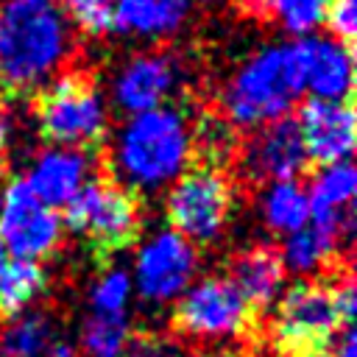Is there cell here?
<instances>
[{"label": "cell", "mask_w": 357, "mask_h": 357, "mask_svg": "<svg viewBox=\"0 0 357 357\" xmlns=\"http://www.w3.org/2000/svg\"><path fill=\"white\" fill-rule=\"evenodd\" d=\"M73 50V22L53 0L0 3V86L8 95L39 92Z\"/></svg>", "instance_id": "1"}, {"label": "cell", "mask_w": 357, "mask_h": 357, "mask_svg": "<svg viewBox=\"0 0 357 357\" xmlns=\"http://www.w3.org/2000/svg\"><path fill=\"white\" fill-rule=\"evenodd\" d=\"M192 159V120L173 103L128 114L109 148L112 178L131 192H153L173 184Z\"/></svg>", "instance_id": "2"}, {"label": "cell", "mask_w": 357, "mask_h": 357, "mask_svg": "<svg viewBox=\"0 0 357 357\" xmlns=\"http://www.w3.org/2000/svg\"><path fill=\"white\" fill-rule=\"evenodd\" d=\"M304 92L296 42H273L254 50L220 89V117L234 128L254 131L287 117Z\"/></svg>", "instance_id": "3"}, {"label": "cell", "mask_w": 357, "mask_h": 357, "mask_svg": "<svg viewBox=\"0 0 357 357\" xmlns=\"http://www.w3.org/2000/svg\"><path fill=\"white\" fill-rule=\"evenodd\" d=\"M39 134L50 145L89 151L109 131V106L86 73L67 70L50 78L33 103Z\"/></svg>", "instance_id": "4"}, {"label": "cell", "mask_w": 357, "mask_h": 357, "mask_svg": "<svg viewBox=\"0 0 357 357\" xmlns=\"http://www.w3.org/2000/svg\"><path fill=\"white\" fill-rule=\"evenodd\" d=\"M349 326L351 321L340 310L335 279L298 282L276 307L273 346L284 357H326Z\"/></svg>", "instance_id": "5"}, {"label": "cell", "mask_w": 357, "mask_h": 357, "mask_svg": "<svg viewBox=\"0 0 357 357\" xmlns=\"http://www.w3.org/2000/svg\"><path fill=\"white\" fill-rule=\"evenodd\" d=\"M61 220L70 226V231L86 240L89 251L100 262L131 248L142 229L137 195L112 176L86 178L84 187L64 204Z\"/></svg>", "instance_id": "6"}, {"label": "cell", "mask_w": 357, "mask_h": 357, "mask_svg": "<svg viewBox=\"0 0 357 357\" xmlns=\"http://www.w3.org/2000/svg\"><path fill=\"white\" fill-rule=\"evenodd\" d=\"M257 321L259 315L229 279L206 276L178 298L170 329L187 340H220L251 332Z\"/></svg>", "instance_id": "7"}, {"label": "cell", "mask_w": 357, "mask_h": 357, "mask_svg": "<svg viewBox=\"0 0 357 357\" xmlns=\"http://www.w3.org/2000/svg\"><path fill=\"white\" fill-rule=\"evenodd\" d=\"M231 212V181L218 167L184 170L167 192V220L192 245L212 243Z\"/></svg>", "instance_id": "8"}, {"label": "cell", "mask_w": 357, "mask_h": 357, "mask_svg": "<svg viewBox=\"0 0 357 357\" xmlns=\"http://www.w3.org/2000/svg\"><path fill=\"white\" fill-rule=\"evenodd\" d=\"M184 78L181 61L167 50H139L114 67L109 95L117 112L139 114L165 106Z\"/></svg>", "instance_id": "9"}, {"label": "cell", "mask_w": 357, "mask_h": 357, "mask_svg": "<svg viewBox=\"0 0 357 357\" xmlns=\"http://www.w3.org/2000/svg\"><path fill=\"white\" fill-rule=\"evenodd\" d=\"M0 243L17 259L47 257L61 243V218H59V212L45 206L28 190L25 178H11L6 192H3Z\"/></svg>", "instance_id": "10"}, {"label": "cell", "mask_w": 357, "mask_h": 357, "mask_svg": "<svg viewBox=\"0 0 357 357\" xmlns=\"http://www.w3.org/2000/svg\"><path fill=\"white\" fill-rule=\"evenodd\" d=\"M243 176L254 184H273V181H293L310 165L296 117L271 120L245 139L240 148Z\"/></svg>", "instance_id": "11"}, {"label": "cell", "mask_w": 357, "mask_h": 357, "mask_svg": "<svg viewBox=\"0 0 357 357\" xmlns=\"http://www.w3.org/2000/svg\"><path fill=\"white\" fill-rule=\"evenodd\" d=\"M354 109L351 100H318L310 98L296 117L307 159L318 167L349 162L354 153L357 131H354Z\"/></svg>", "instance_id": "12"}, {"label": "cell", "mask_w": 357, "mask_h": 357, "mask_svg": "<svg viewBox=\"0 0 357 357\" xmlns=\"http://www.w3.org/2000/svg\"><path fill=\"white\" fill-rule=\"evenodd\" d=\"M195 245L176 231L153 237L137 259V287L148 301H170L190 284L195 273Z\"/></svg>", "instance_id": "13"}, {"label": "cell", "mask_w": 357, "mask_h": 357, "mask_svg": "<svg viewBox=\"0 0 357 357\" xmlns=\"http://www.w3.org/2000/svg\"><path fill=\"white\" fill-rule=\"evenodd\" d=\"M301 84L318 100H351L354 92V53L332 36H304L296 39Z\"/></svg>", "instance_id": "14"}, {"label": "cell", "mask_w": 357, "mask_h": 357, "mask_svg": "<svg viewBox=\"0 0 357 357\" xmlns=\"http://www.w3.org/2000/svg\"><path fill=\"white\" fill-rule=\"evenodd\" d=\"M92 162L95 159L89 151L50 145L31 162L25 184L45 206H64L84 187L86 176L92 173Z\"/></svg>", "instance_id": "15"}, {"label": "cell", "mask_w": 357, "mask_h": 357, "mask_svg": "<svg viewBox=\"0 0 357 357\" xmlns=\"http://www.w3.org/2000/svg\"><path fill=\"white\" fill-rule=\"evenodd\" d=\"M190 8L192 0H114L112 31L131 39L162 42L184 28Z\"/></svg>", "instance_id": "16"}, {"label": "cell", "mask_w": 357, "mask_h": 357, "mask_svg": "<svg viewBox=\"0 0 357 357\" xmlns=\"http://www.w3.org/2000/svg\"><path fill=\"white\" fill-rule=\"evenodd\" d=\"M282 279L284 265L279 248L273 245H251L229 259V282L240 290V296L257 315H262L271 307L276 290L282 287Z\"/></svg>", "instance_id": "17"}, {"label": "cell", "mask_w": 357, "mask_h": 357, "mask_svg": "<svg viewBox=\"0 0 357 357\" xmlns=\"http://www.w3.org/2000/svg\"><path fill=\"white\" fill-rule=\"evenodd\" d=\"M47 279L33 259H11L0 265V321H14L42 290Z\"/></svg>", "instance_id": "18"}, {"label": "cell", "mask_w": 357, "mask_h": 357, "mask_svg": "<svg viewBox=\"0 0 357 357\" xmlns=\"http://www.w3.org/2000/svg\"><path fill=\"white\" fill-rule=\"evenodd\" d=\"M251 14L279 25L287 36L304 39L315 33L324 22L326 0H243Z\"/></svg>", "instance_id": "19"}, {"label": "cell", "mask_w": 357, "mask_h": 357, "mask_svg": "<svg viewBox=\"0 0 357 357\" xmlns=\"http://www.w3.org/2000/svg\"><path fill=\"white\" fill-rule=\"evenodd\" d=\"M262 215L265 223L273 231H298L310 220V204L301 184L293 181H273L262 198Z\"/></svg>", "instance_id": "20"}, {"label": "cell", "mask_w": 357, "mask_h": 357, "mask_svg": "<svg viewBox=\"0 0 357 357\" xmlns=\"http://www.w3.org/2000/svg\"><path fill=\"white\" fill-rule=\"evenodd\" d=\"M53 324L45 312H31L6 326L0 340L3 357H47L53 346Z\"/></svg>", "instance_id": "21"}, {"label": "cell", "mask_w": 357, "mask_h": 357, "mask_svg": "<svg viewBox=\"0 0 357 357\" xmlns=\"http://www.w3.org/2000/svg\"><path fill=\"white\" fill-rule=\"evenodd\" d=\"M279 257H282V265L290 268V271H296V273H312L321 265H326V276L332 271H337V259L326 251L324 240L318 237V231L312 226H304L298 231H290L287 240L279 248Z\"/></svg>", "instance_id": "22"}, {"label": "cell", "mask_w": 357, "mask_h": 357, "mask_svg": "<svg viewBox=\"0 0 357 357\" xmlns=\"http://www.w3.org/2000/svg\"><path fill=\"white\" fill-rule=\"evenodd\" d=\"M128 321L123 312L106 315V312H95L81 332V343L86 349V354L92 357H120L126 340H128Z\"/></svg>", "instance_id": "23"}, {"label": "cell", "mask_w": 357, "mask_h": 357, "mask_svg": "<svg viewBox=\"0 0 357 357\" xmlns=\"http://www.w3.org/2000/svg\"><path fill=\"white\" fill-rule=\"evenodd\" d=\"M67 6V20L89 33V36H103L112 31V14H114V0H64Z\"/></svg>", "instance_id": "24"}, {"label": "cell", "mask_w": 357, "mask_h": 357, "mask_svg": "<svg viewBox=\"0 0 357 357\" xmlns=\"http://www.w3.org/2000/svg\"><path fill=\"white\" fill-rule=\"evenodd\" d=\"M128 290H131V284H128V276L123 271L106 273L95 284V290H92V307H95V312H106V315L123 312L126 298H128Z\"/></svg>", "instance_id": "25"}, {"label": "cell", "mask_w": 357, "mask_h": 357, "mask_svg": "<svg viewBox=\"0 0 357 357\" xmlns=\"http://www.w3.org/2000/svg\"><path fill=\"white\" fill-rule=\"evenodd\" d=\"M321 25H326L332 39L351 45L357 33V0H326Z\"/></svg>", "instance_id": "26"}, {"label": "cell", "mask_w": 357, "mask_h": 357, "mask_svg": "<svg viewBox=\"0 0 357 357\" xmlns=\"http://www.w3.org/2000/svg\"><path fill=\"white\" fill-rule=\"evenodd\" d=\"M120 357H184V351L170 337H162L153 332H137V335H128Z\"/></svg>", "instance_id": "27"}, {"label": "cell", "mask_w": 357, "mask_h": 357, "mask_svg": "<svg viewBox=\"0 0 357 357\" xmlns=\"http://www.w3.org/2000/svg\"><path fill=\"white\" fill-rule=\"evenodd\" d=\"M354 349H357V340H354V329L349 326L335 343V357H354Z\"/></svg>", "instance_id": "28"}, {"label": "cell", "mask_w": 357, "mask_h": 357, "mask_svg": "<svg viewBox=\"0 0 357 357\" xmlns=\"http://www.w3.org/2000/svg\"><path fill=\"white\" fill-rule=\"evenodd\" d=\"M47 357H75V351H73V346H70V343H64V340H53V346H50Z\"/></svg>", "instance_id": "29"}, {"label": "cell", "mask_w": 357, "mask_h": 357, "mask_svg": "<svg viewBox=\"0 0 357 357\" xmlns=\"http://www.w3.org/2000/svg\"><path fill=\"white\" fill-rule=\"evenodd\" d=\"M6 145H8V114H6L3 100H0V153L6 151Z\"/></svg>", "instance_id": "30"}, {"label": "cell", "mask_w": 357, "mask_h": 357, "mask_svg": "<svg viewBox=\"0 0 357 357\" xmlns=\"http://www.w3.org/2000/svg\"><path fill=\"white\" fill-rule=\"evenodd\" d=\"M201 3H223V0H201Z\"/></svg>", "instance_id": "31"}, {"label": "cell", "mask_w": 357, "mask_h": 357, "mask_svg": "<svg viewBox=\"0 0 357 357\" xmlns=\"http://www.w3.org/2000/svg\"><path fill=\"white\" fill-rule=\"evenodd\" d=\"M0 265H3V243H0Z\"/></svg>", "instance_id": "32"}, {"label": "cell", "mask_w": 357, "mask_h": 357, "mask_svg": "<svg viewBox=\"0 0 357 357\" xmlns=\"http://www.w3.org/2000/svg\"><path fill=\"white\" fill-rule=\"evenodd\" d=\"M61 3H64V0H61Z\"/></svg>", "instance_id": "33"}]
</instances>
